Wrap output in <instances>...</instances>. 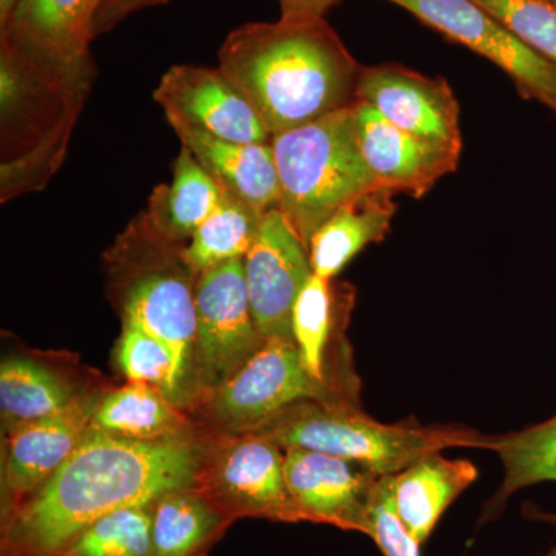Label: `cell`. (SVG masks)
Listing matches in <instances>:
<instances>
[{
	"instance_id": "cell-1",
	"label": "cell",
	"mask_w": 556,
	"mask_h": 556,
	"mask_svg": "<svg viewBox=\"0 0 556 556\" xmlns=\"http://www.w3.org/2000/svg\"><path fill=\"white\" fill-rule=\"evenodd\" d=\"M208 434L139 441L89 428L38 490L0 521V556H56L94 521L195 486Z\"/></svg>"
},
{
	"instance_id": "cell-2",
	"label": "cell",
	"mask_w": 556,
	"mask_h": 556,
	"mask_svg": "<svg viewBox=\"0 0 556 556\" xmlns=\"http://www.w3.org/2000/svg\"><path fill=\"white\" fill-rule=\"evenodd\" d=\"M218 61L273 137L354 104L364 68L325 17L241 25Z\"/></svg>"
},
{
	"instance_id": "cell-3",
	"label": "cell",
	"mask_w": 556,
	"mask_h": 556,
	"mask_svg": "<svg viewBox=\"0 0 556 556\" xmlns=\"http://www.w3.org/2000/svg\"><path fill=\"white\" fill-rule=\"evenodd\" d=\"M186 244L172 241L141 212L108 254L109 283L124 324L167 345L177 362L185 404L195 399V283Z\"/></svg>"
},
{
	"instance_id": "cell-4",
	"label": "cell",
	"mask_w": 556,
	"mask_h": 556,
	"mask_svg": "<svg viewBox=\"0 0 556 556\" xmlns=\"http://www.w3.org/2000/svg\"><path fill=\"white\" fill-rule=\"evenodd\" d=\"M356 102L270 141L280 181L278 211L306 248L334 212L378 188L358 146Z\"/></svg>"
},
{
	"instance_id": "cell-5",
	"label": "cell",
	"mask_w": 556,
	"mask_h": 556,
	"mask_svg": "<svg viewBox=\"0 0 556 556\" xmlns=\"http://www.w3.org/2000/svg\"><path fill=\"white\" fill-rule=\"evenodd\" d=\"M252 433L278 447L316 450L343 457L388 477L419 457L453 447L484 448L485 437L456 426L422 427L415 420L382 424L362 408L302 401Z\"/></svg>"
},
{
	"instance_id": "cell-6",
	"label": "cell",
	"mask_w": 556,
	"mask_h": 556,
	"mask_svg": "<svg viewBox=\"0 0 556 556\" xmlns=\"http://www.w3.org/2000/svg\"><path fill=\"white\" fill-rule=\"evenodd\" d=\"M302 401L356 407L311 375L295 343L266 340L232 378L203 399V412L212 433H252Z\"/></svg>"
},
{
	"instance_id": "cell-7",
	"label": "cell",
	"mask_w": 556,
	"mask_h": 556,
	"mask_svg": "<svg viewBox=\"0 0 556 556\" xmlns=\"http://www.w3.org/2000/svg\"><path fill=\"white\" fill-rule=\"evenodd\" d=\"M195 489L233 522H305L289 493L285 450L260 434H208Z\"/></svg>"
},
{
	"instance_id": "cell-8",
	"label": "cell",
	"mask_w": 556,
	"mask_h": 556,
	"mask_svg": "<svg viewBox=\"0 0 556 556\" xmlns=\"http://www.w3.org/2000/svg\"><path fill=\"white\" fill-rule=\"evenodd\" d=\"M195 399L222 387L265 346L252 314L243 260L201 273L195 283Z\"/></svg>"
},
{
	"instance_id": "cell-9",
	"label": "cell",
	"mask_w": 556,
	"mask_h": 556,
	"mask_svg": "<svg viewBox=\"0 0 556 556\" xmlns=\"http://www.w3.org/2000/svg\"><path fill=\"white\" fill-rule=\"evenodd\" d=\"M507 73L526 98L556 112V64L526 46L475 0H388Z\"/></svg>"
},
{
	"instance_id": "cell-10",
	"label": "cell",
	"mask_w": 556,
	"mask_h": 556,
	"mask_svg": "<svg viewBox=\"0 0 556 556\" xmlns=\"http://www.w3.org/2000/svg\"><path fill=\"white\" fill-rule=\"evenodd\" d=\"M91 21L90 0H17L0 28L2 43L73 89L87 91L94 76Z\"/></svg>"
},
{
	"instance_id": "cell-11",
	"label": "cell",
	"mask_w": 556,
	"mask_h": 556,
	"mask_svg": "<svg viewBox=\"0 0 556 556\" xmlns=\"http://www.w3.org/2000/svg\"><path fill=\"white\" fill-rule=\"evenodd\" d=\"M243 263L249 302L258 331L266 340L295 343L292 311L300 291L313 276V268L308 248L278 208L263 218L257 240Z\"/></svg>"
},
{
	"instance_id": "cell-12",
	"label": "cell",
	"mask_w": 556,
	"mask_h": 556,
	"mask_svg": "<svg viewBox=\"0 0 556 556\" xmlns=\"http://www.w3.org/2000/svg\"><path fill=\"white\" fill-rule=\"evenodd\" d=\"M285 473L305 522L367 533L380 475L354 460L298 447L285 450Z\"/></svg>"
},
{
	"instance_id": "cell-13",
	"label": "cell",
	"mask_w": 556,
	"mask_h": 556,
	"mask_svg": "<svg viewBox=\"0 0 556 556\" xmlns=\"http://www.w3.org/2000/svg\"><path fill=\"white\" fill-rule=\"evenodd\" d=\"M153 100L169 123H182L228 141H273L243 91L219 68L174 65L161 78Z\"/></svg>"
},
{
	"instance_id": "cell-14",
	"label": "cell",
	"mask_w": 556,
	"mask_h": 556,
	"mask_svg": "<svg viewBox=\"0 0 556 556\" xmlns=\"http://www.w3.org/2000/svg\"><path fill=\"white\" fill-rule=\"evenodd\" d=\"M354 302L353 287L313 274L295 300L292 336L311 375L361 407V380L345 338Z\"/></svg>"
},
{
	"instance_id": "cell-15",
	"label": "cell",
	"mask_w": 556,
	"mask_h": 556,
	"mask_svg": "<svg viewBox=\"0 0 556 556\" xmlns=\"http://www.w3.org/2000/svg\"><path fill=\"white\" fill-rule=\"evenodd\" d=\"M356 100L367 102L399 129L463 148L460 109L444 78L399 64L362 68Z\"/></svg>"
},
{
	"instance_id": "cell-16",
	"label": "cell",
	"mask_w": 556,
	"mask_h": 556,
	"mask_svg": "<svg viewBox=\"0 0 556 556\" xmlns=\"http://www.w3.org/2000/svg\"><path fill=\"white\" fill-rule=\"evenodd\" d=\"M358 146L376 186L422 199L439 179L453 174L463 148L399 129L367 102H356Z\"/></svg>"
},
{
	"instance_id": "cell-17",
	"label": "cell",
	"mask_w": 556,
	"mask_h": 556,
	"mask_svg": "<svg viewBox=\"0 0 556 556\" xmlns=\"http://www.w3.org/2000/svg\"><path fill=\"white\" fill-rule=\"evenodd\" d=\"M101 394L80 396L58 415L5 430L2 518L65 463L89 431Z\"/></svg>"
},
{
	"instance_id": "cell-18",
	"label": "cell",
	"mask_w": 556,
	"mask_h": 556,
	"mask_svg": "<svg viewBox=\"0 0 556 556\" xmlns=\"http://www.w3.org/2000/svg\"><path fill=\"white\" fill-rule=\"evenodd\" d=\"M169 124L181 146L195 156L219 188L263 214L280 206V181L273 142L228 141L182 123Z\"/></svg>"
},
{
	"instance_id": "cell-19",
	"label": "cell",
	"mask_w": 556,
	"mask_h": 556,
	"mask_svg": "<svg viewBox=\"0 0 556 556\" xmlns=\"http://www.w3.org/2000/svg\"><path fill=\"white\" fill-rule=\"evenodd\" d=\"M477 479L478 468L470 460L428 453L391 477L397 517L422 546L445 510Z\"/></svg>"
},
{
	"instance_id": "cell-20",
	"label": "cell",
	"mask_w": 556,
	"mask_h": 556,
	"mask_svg": "<svg viewBox=\"0 0 556 556\" xmlns=\"http://www.w3.org/2000/svg\"><path fill=\"white\" fill-rule=\"evenodd\" d=\"M393 199L376 188L334 212L309 241L313 274L334 280L358 252L386 239L397 208Z\"/></svg>"
},
{
	"instance_id": "cell-21",
	"label": "cell",
	"mask_w": 556,
	"mask_h": 556,
	"mask_svg": "<svg viewBox=\"0 0 556 556\" xmlns=\"http://www.w3.org/2000/svg\"><path fill=\"white\" fill-rule=\"evenodd\" d=\"M484 448L497 453L504 478L495 495L482 508L481 525L500 517L507 501L519 490L541 482H556V413L525 430L485 437ZM540 518L556 526V514H541ZM543 556H556V544Z\"/></svg>"
},
{
	"instance_id": "cell-22",
	"label": "cell",
	"mask_w": 556,
	"mask_h": 556,
	"mask_svg": "<svg viewBox=\"0 0 556 556\" xmlns=\"http://www.w3.org/2000/svg\"><path fill=\"white\" fill-rule=\"evenodd\" d=\"M233 525L195 486L172 490L152 504L155 556H207Z\"/></svg>"
},
{
	"instance_id": "cell-23",
	"label": "cell",
	"mask_w": 556,
	"mask_h": 556,
	"mask_svg": "<svg viewBox=\"0 0 556 556\" xmlns=\"http://www.w3.org/2000/svg\"><path fill=\"white\" fill-rule=\"evenodd\" d=\"M90 428L139 441H156L197 431L182 408L163 391L135 382L101 397Z\"/></svg>"
},
{
	"instance_id": "cell-24",
	"label": "cell",
	"mask_w": 556,
	"mask_h": 556,
	"mask_svg": "<svg viewBox=\"0 0 556 556\" xmlns=\"http://www.w3.org/2000/svg\"><path fill=\"white\" fill-rule=\"evenodd\" d=\"M223 190L181 146L170 186H159L150 197L148 215L172 241L185 244L217 208Z\"/></svg>"
},
{
	"instance_id": "cell-25",
	"label": "cell",
	"mask_w": 556,
	"mask_h": 556,
	"mask_svg": "<svg viewBox=\"0 0 556 556\" xmlns=\"http://www.w3.org/2000/svg\"><path fill=\"white\" fill-rule=\"evenodd\" d=\"M265 215L247 201L223 190L217 208L182 249L186 263L200 276L204 270L225 263L244 260L257 240Z\"/></svg>"
},
{
	"instance_id": "cell-26",
	"label": "cell",
	"mask_w": 556,
	"mask_h": 556,
	"mask_svg": "<svg viewBox=\"0 0 556 556\" xmlns=\"http://www.w3.org/2000/svg\"><path fill=\"white\" fill-rule=\"evenodd\" d=\"M79 394L51 369L25 357H9L0 367V408L3 428L58 415Z\"/></svg>"
},
{
	"instance_id": "cell-27",
	"label": "cell",
	"mask_w": 556,
	"mask_h": 556,
	"mask_svg": "<svg viewBox=\"0 0 556 556\" xmlns=\"http://www.w3.org/2000/svg\"><path fill=\"white\" fill-rule=\"evenodd\" d=\"M56 556H155L152 504L105 515L68 541Z\"/></svg>"
},
{
	"instance_id": "cell-28",
	"label": "cell",
	"mask_w": 556,
	"mask_h": 556,
	"mask_svg": "<svg viewBox=\"0 0 556 556\" xmlns=\"http://www.w3.org/2000/svg\"><path fill=\"white\" fill-rule=\"evenodd\" d=\"M118 365L129 382L146 383L163 391L185 409L177 362L167 345L134 324H123L118 342Z\"/></svg>"
},
{
	"instance_id": "cell-29",
	"label": "cell",
	"mask_w": 556,
	"mask_h": 556,
	"mask_svg": "<svg viewBox=\"0 0 556 556\" xmlns=\"http://www.w3.org/2000/svg\"><path fill=\"white\" fill-rule=\"evenodd\" d=\"M526 46L556 64V0H475Z\"/></svg>"
},
{
	"instance_id": "cell-30",
	"label": "cell",
	"mask_w": 556,
	"mask_h": 556,
	"mask_svg": "<svg viewBox=\"0 0 556 556\" xmlns=\"http://www.w3.org/2000/svg\"><path fill=\"white\" fill-rule=\"evenodd\" d=\"M391 477L393 475L379 479L365 535L375 541L383 556H420V544L409 535L394 508Z\"/></svg>"
},
{
	"instance_id": "cell-31",
	"label": "cell",
	"mask_w": 556,
	"mask_h": 556,
	"mask_svg": "<svg viewBox=\"0 0 556 556\" xmlns=\"http://www.w3.org/2000/svg\"><path fill=\"white\" fill-rule=\"evenodd\" d=\"M166 2H169V0H104L94 11L93 21H91L93 38L112 30L119 22L129 17L130 14L137 13V11Z\"/></svg>"
},
{
	"instance_id": "cell-32",
	"label": "cell",
	"mask_w": 556,
	"mask_h": 556,
	"mask_svg": "<svg viewBox=\"0 0 556 556\" xmlns=\"http://www.w3.org/2000/svg\"><path fill=\"white\" fill-rule=\"evenodd\" d=\"M283 17H325L339 0H278Z\"/></svg>"
},
{
	"instance_id": "cell-33",
	"label": "cell",
	"mask_w": 556,
	"mask_h": 556,
	"mask_svg": "<svg viewBox=\"0 0 556 556\" xmlns=\"http://www.w3.org/2000/svg\"><path fill=\"white\" fill-rule=\"evenodd\" d=\"M16 3L17 0H0V28L5 27Z\"/></svg>"
},
{
	"instance_id": "cell-34",
	"label": "cell",
	"mask_w": 556,
	"mask_h": 556,
	"mask_svg": "<svg viewBox=\"0 0 556 556\" xmlns=\"http://www.w3.org/2000/svg\"><path fill=\"white\" fill-rule=\"evenodd\" d=\"M102 2H104V0H90L91 10H93V14H94V11L98 10V7L101 5Z\"/></svg>"
}]
</instances>
